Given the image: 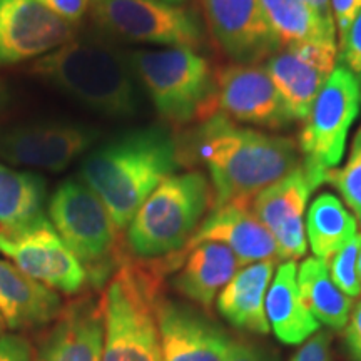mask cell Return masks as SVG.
Returning <instances> with one entry per match:
<instances>
[{
    "label": "cell",
    "mask_w": 361,
    "mask_h": 361,
    "mask_svg": "<svg viewBox=\"0 0 361 361\" xmlns=\"http://www.w3.org/2000/svg\"><path fill=\"white\" fill-rule=\"evenodd\" d=\"M186 129L176 135L180 166H206L213 207L252 202L256 194L301 166L295 139L241 128L221 112Z\"/></svg>",
    "instance_id": "6da1fadb"
},
{
    "label": "cell",
    "mask_w": 361,
    "mask_h": 361,
    "mask_svg": "<svg viewBox=\"0 0 361 361\" xmlns=\"http://www.w3.org/2000/svg\"><path fill=\"white\" fill-rule=\"evenodd\" d=\"M179 168L176 134L162 126H146L92 149L79 173L104 202L116 228L124 231L144 201Z\"/></svg>",
    "instance_id": "7a4b0ae2"
},
{
    "label": "cell",
    "mask_w": 361,
    "mask_h": 361,
    "mask_svg": "<svg viewBox=\"0 0 361 361\" xmlns=\"http://www.w3.org/2000/svg\"><path fill=\"white\" fill-rule=\"evenodd\" d=\"M180 263V252L152 261H121L102 296V361H162L157 308L166 274Z\"/></svg>",
    "instance_id": "3957f363"
},
{
    "label": "cell",
    "mask_w": 361,
    "mask_h": 361,
    "mask_svg": "<svg viewBox=\"0 0 361 361\" xmlns=\"http://www.w3.org/2000/svg\"><path fill=\"white\" fill-rule=\"evenodd\" d=\"M30 72L80 106L111 119L139 111V94L129 54L97 37H74L37 59Z\"/></svg>",
    "instance_id": "277c9868"
},
{
    "label": "cell",
    "mask_w": 361,
    "mask_h": 361,
    "mask_svg": "<svg viewBox=\"0 0 361 361\" xmlns=\"http://www.w3.org/2000/svg\"><path fill=\"white\" fill-rule=\"evenodd\" d=\"M129 62L156 112L171 128L186 129L219 112L216 69L200 51H134Z\"/></svg>",
    "instance_id": "5b68a950"
},
{
    "label": "cell",
    "mask_w": 361,
    "mask_h": 361,
    "mask_svg": "<svg viewBox=\"0 0 361 361\" xmlns=\"http://www.w3.org/2000/svg\"><path fill=\"white\" fill-rule=\"evenodd\" d=\"M211 207L213 189L204 174H173L144 201L128 226L129 251L146 261L184 251Z\"/></svg>",
    "instance_id": "8992f818"
},
{
    "label": "cell",
    "mask_w": 361,
    "mask_h": 361,
    "mask_svg": "<svg viewBox=\"0 0 361 361\" xmlns=\"http://www.w3.org/2000/svg\"><path fill=\"white\" fill-rule=\"evenodd\" d=\"M49 218L59 236L84 266L96 286L109 281L124 256L104 202L80 178L66 179L49 201Z\"/></svg>",
    "instance_id": "52a82bcc"
},
{
    "label": "cell",
    "mask_w": 361,
    "mask_h": 361,
    "mask_svg": "<svg viewBox=\"0 0 361 361\" xmlns=\"http://www.w3.org/2000/svg\"><path fill=\"white\" fill-rule=\"evenodd\" d=\"M360 80L348 67L338 66L329 74L298 137L301 166L316 191L345 156L346 139L360 114Z\"/></svg>",
    "instance_id": "ba28073f"
},
{
    "label": "cell",
    "mask_w": 361,
    "mask_h": 361,
    "mask_svg": "<svg viewBox=\"0 0 361 361\" xmlns=\"http://www.w3.org/2000/svg\"><path fill=\"white\" fill-rule=\"evenodd\" d=\"M97 25L126 42L169 45L200 51L206 27L200 13L162 0H90Z\"/></svg>",
    "instance_id": "9c48e42d"
},
{
    "label": "cell",
    "mask_w": 361,
    "mask_h": 361,
    "mask_svg": "<svg viewBox=\"0 0 361 361\" xmlns=\"http://www.w3.org/2000/svg\"><path fill=\"white\" fill-rule=\"evenodd\" d=\"M0 252L27 276L57 293L78 295L89 281L84 266L45 214L20 228L0 229Z\"/></svg>",
    "instance_id": "30bf717a"
},
{
    "label": "cell",
    "mask_w": 361,
    "mask_h": 361,
    "mask_svg": "<svg viewBox=\"0 0 361 361\" xmlns=\"http://www.w3.org/2000/svg\"><path fill=\"white\" fill-rule=\"evenodd\" d=\"M101 137L96 128L79 123L42 121L0 130V159L11 166L61 173Z\"/></svg>",
    "instance_id": "8fae6325"
},
{
    "label": "cell",
    "mask_w": 361,
    "mask_h": 361,
    "mask_svg": "<svg viewBox=\"0 0 361 361\" xmlns=\"http://www.w3.org/2000/svg\"><path fill=\"white\" fill-rule=\"evenodd\" d=\"M216 102L221 114L234 123L279 130L293 124L263 64H226L216 69Z\"/></svg>",
    "instance_id": "7c38bea8"
},
{
    "label": "cell",
    "mask_w": 361,
    "mask_h": 361,
    "mask_svg": "<svg viewBox=\"0 0 361 361\" xmlns=\"http://www.w3.org/2000/svg\"><path fill=\"white\" fill-rule=\"evenodd\" d=\"M207 30L234 64H261L281 45L259 0H200Z\"/></svg>",
    "instance_id": "4fadbf2b"
},
{
    "label": "cell",
    "mask_w": 361,
    "mask_h": 361,
    "mask_svg": "<svg viewBox=\"0 0 361 361\" xmlns=\"http://www.w3.org/2000/svg\"><path fill=\"white\" fill-rule=\"evenodd\" d=\"M74 37L75 25L37 0H0V67L44 57Z\"/></svg>",
    "instance_id": "5bb4252c"
},
{
    "label": "cell",
    "mask_w": 361,
    "mask_h": 361,
    "mask_svg": "<svg viewBox=\"0 0 361 361\" xmlns=\"http://www.w3.org/2000/svg\"><path fill=\"white\" fill-rule=\"evenodd\" d=\"M313 192L303 166L263 189L251 202L252 213L273 234L279 259L296 261L306 252V206Z\"/></svg>",
    "instance_id": "9a60e30c"
},
{
    "label": "cell",
    "mask_w": 361,
    "mask_h": 361,
    "mask_svg": "<svg viewBox=\"0 0 361 361\" xmlns=\"http://www.w3.org/2000/svg\"><path fill=\"white\" fill-rule=\"evenodd\" d=\"M162 361H226L231 338L191 306L162 298L157 308Z\"/></svg>",
    "instance_id": "2e32d148"
},
{
    "label": "cell",
    "mask_w": 361,
    "mask_h": 361,
    "mask_svg": "<svg viewBox=\"0 0 361 361\" xmlns=\"http://www.w3.org/2000/svg\"><path fill=\"white\" fill-rule=\"evenodd\" d=\"M104 301L85 295L71 301L42 338L34 361H102Z\"/></svg>",
    "instance_id": "e0dca14e"
},
{
    "label": "cell",
    "mask_w": 361,
    "mask_h": 361,
    "mask_svg": "<svg viewBox=\"0 0 361 361\" xmlns=\"http://www.w3.org/2000/svg\"><path fill=\"white\" fill-rule=\"evenodd\" d=\"M206 241L228 246L241 266L259 261L281 263L276 241L252 213L251 202H228L213 207L188 243L186 250Z\"/></svg>",
    "instance_id": "ac0fdd59"
},
{
    "label": "cell",
    "mask_w": 361,
    "mask_h": 361,
    "mask_svg": "<svg viewBox=\"0 0 361 361\" xmlns=\"http://www.w3.org/2000/svg\"><path fill=\"white\" fill-rule=\"evenodd\" d=\"M62 305L57 291L0 258V318L8 329H35L54 323Z\"/></svg>",
    "instance_id": "d6986e66"
},
{
    "label": "cell",
    "mask_w": 361,
    "mask_h": 361,
    "mask_svg": "<svg viewBox=\"0 0 361 361\" xmlns=\"http://www.w3.org/2000/svg\"><path fill=\"white\" fill-rule=\"evenodd\" d=\"M241 264L221 243L206 241L184 250L183 263L173 276V288L192 303L211 310Z\"/></svg>",
    "instance_id": "ffe728a7"
},
{
    "label": "cell",
    "mask_w": 361,
    "mask_h": 361,
    "mask_svg": "<svg viewBox=\"0 0 361 361\" xmlns=\"http://www.w3.org/2000/svg\"><path fill=\"white\" fill-rule=\"evenodd\" d=\"M274 266V261H259L234 274L216 300L218 311L226 322L238 329L268 335L271 328L266 316V295L273 281Z\"/></svg>",
    "instance_id": "44dd1931"
},
{
    "label": "cell",
    "mask_w": 361,
    "mask_h": 361,
    "mask_svg": "<svg viewBox=\"0 0 361 361\" xmlns=\"http://www.w3.org/2000/svg\"><path fill=\"white\" fill-rule=\"evenodd\" d=\"M266 316L269 328L284 345H300L319 331L322 323L311 314L300 296L295 261H284L278 266L266 295Z\"/></svg>",
    "instance_id": "7402d4cb"
},
{
    "label": "cell",
    "mask_w": 361,
    "mask_h": 361,
    "mask_svg": "<svg viewBox=\"0 0 361 361\" xmlns=\"http://www.w3.org/2000/svg\"><path fill=\"white\" fill-rule=\"evenodd\" d=\"M264 67L293 121H305L329 75L283 47L266 61Z\"/></svg>",
    "instance_id": "603a6c76"
},
{
    "label": "cell",
    "mask_w": 361,
    "mask_h": 361,
    "mask_svg": "<svg viewBox=\"0 0 361 361\" xmlns=\"http://www.w3.org/2000/svg\"><path fill=\"white\" fill-rule=\"evenodd\" d=\"M298 290L305 306L319 323L335 329H341L348 324L353 311V300L333 283L324 261L313 256L300 264Z\"/></svg>",
    "instance_id": "cb8c5ba5"
},
{
    "label": "cell",
    "mask_w": 361,
    "mask_h": 361,
    "mask_svg": "<svg viewBox=\"0 0 361 361\" xmlns=\"http://www.w3.org/2000/svg\"><path fill=\"white\" fill-rule=\"evenodd\" d=\"M283 49L303 44L336 42V29L319 19L303 0H259Z\"/></svg>",
    "instance_id": "d4e9b609"
},
{
    "label": "cell",
    "mask_w": 361,
    "mask_h": 361,
    "mask_svg": "<svg viewBox=\"0 0 361 361\" xmlns=\"http://www.w3.org/2000/svg\"><path fill=\"white\" fill-rule=\"evenodd\" d=\"M306 234L314 258L326 263L358 234V221L336 196L324 192L310 206Z\"/></svg>",
    "instance_id": "484cf974"
},
{
    "label": "cell",
    "mask_w": 361,
    "mask_h": 361,
    "mask_svg": "<svg viewBox=\"0 0 361 361\" xmlns=\"http://www.w3.org/2000/svg\"><path fill=\"white\" fill-rule=\"evenodd\" d=\"M47 183L30 171L0 162V229H16L42 216Z\"/></svg>",
    "instance_id": "4316f807"
},
{
    "label": "cell",
    "mask_w": 361,
    "mask_h": 361,
    "mask_svg": "<svg viewBox=\"0 0 361 361\" xmlns=\"http://www.w3.org/2000/svg\"><path fill=\"white\" fill-rule=\"evenodd\" d=\"M326 183L338 189L343 201L355 213L356 221L361 223V124L351 142L345 166L333 169L328 174Z\"/></svg>",
    "instance_id": "83f0119b"
},
{
    "label": "cell",
    "mask_w": 361,
    "mask_h": 361,
    "mask_svg": "<svg viewBox=\"0 0 361 361\" xmlns=\"http://www.w3.org/2000/svg\"><path fill=\"white\" fill-rule=\"evenodd\" d=\"M361 250V233L351 239L343 250L326 261L329 276L346 296L356 298L361 293L358 278V255Z\"/></svg>",
    "instance_id": "f1b7e54d"
},
{
    "label": "cell",
    "mask_w": 361,
    "mask_h": 361,
    "mask_svg": "<svg viewBox=\"0 0 361 361\" xmlns=\"http://www.w3.org/2000/svg\"><path fill=\"white\" fill-rule=\"evenodd\" d=\"M340 54V61L345 67L353 72L356 78L361 75V11L355 17L353 24H351L348 34L345 40L338 49Z\"/></svg>",
    "instance_id": "f546056e"
},
{
    "label": "cell",
    "mask_w": 361,
    "mask_h": 361,
    "mask_svg": "<svg viewBox=\"0 0 361 361\" xmlns=\"http://www.w3.org/2000/svg\"><path fill=\"white\" fill-rule=\"evenodd\" d=\"M290 361H333L331 335L328 331H316L298 348Z\"/></svg>",
    "instance_id": "4dcf8cb0"
},
{
    "label": "cell",
    "mask_w": 361,
    "mask_h": 361,
    "mask_svg": "<svg viewBox=\"0 0 361 361\" xmlns=\"http://www.w3.org/2000/svg\"><path fill=\"white\" fill-rule=\"evenodd\" d=\"M329 6H331L338 40H340L338 49H340L346 34H348L351 24H353L355 17L361 11V0H329Z\"/></svg>",
    "instance_id": "1f68e13d"
},
{
    "label": "cell",
    "mask_w": 361,
    "mask_h": 361,
    "mask_svg": "<svg viewBox=\"0 0 361 361\" xmlns=\"http://www.w3.org/2000/svg\"><path fill=\"white\" fill-rule=\"evenodd\" d=\"M37 2L62 20L69 22L71 25H78L90 8V0H37Z\"/></svg>",
    "instance_id": "d6a6232c"
},
{
    "label": "cell",
    "mask_w": 361,
    "mask_h": 361,
    "mask_svg": "<svg viewBox=\"0 0 361 361\" xmlns=\"http://www.w3.org/2000/svg\"><path fill=\"white\" fill-rule=\"evenodd\" d=\"M0 361H34V350L25 336L0 335Z\"/></svg>",
    "instance_id": "836d02e7"
},
{
    "label": "cell",
    "mask_w": 361,
    "mask_h": 361,
    "mask_svg": "<svg viewBox=\"0 0 361 361\" xmlns=\"http://www.w3.org/2000/svg\"><path fill=\"white\" fill-rule=\"evenodd\" d=\"M345 341L353 360L361 361V301L356 303L345 326Z\"/></svg>",
    "instance_id": "e575fe53"
},
{
    "label": "cell",
    "mask_w": 361,
    "mask_h": 361,
    "mask_svg": "<svg viewBox=\"0 0 361 361\" xmlns=\"http://www.w3.org/2000/svg\"><path fill=\"white\" fill-rule=\"evenodd\" d=\"M226 361H271L259 346L245 340H233Z\"/></svg>",
    "instance_id": "d590c367"
},
{
    "label": "cell",
    "mask_w": 361,
    "mask_h": 361,
    "mask_svg": "<svg viewBox=\"0 0 361 361\" xmlns=\"http://www.w3.org/2000/svg\"><path fill=\"white\" fill-rule=\"evenodd\" d=\"M306 6H310L313 11L318 13L319 19L326 22V24L335 27V20H333L331 6H329V0H303Z\"/></svg>",
    "instance_id": "8d00e7d4"
},
{
    "label": "cell",
    "mask_w": 361,
    "mask_h": 361,
    "mask_svg": "<svg viewBox=\"0 0 361 361\" xmlns=\"http://www.w3.org/2000/svg\"><path fill=\"white\" fill-rule=\"evenodd\" d=\"M7 104V92H6V87H4L2 82H0V111L6 107Z\"/></svg>",
    "instance_id": "74e56055"
},
{
    "label": "cell",
    "mask_w": 361,
    "mask_h": 361,
    "mask_svg": "<svg viewBox=\"0 0 361 361\" xmlns=\"http://www.w3.org/2000/svg\"><path fill=\"white\" fill-rule=\"evenodd\" d=\"M162 2L168 4H174V6H186V4L191 2V0H162Z\"/></svg>",
    "instance_id": "f35d334b"
},
{
    "label": "cell",
    "mask_w": 361,
    "mask_h": 361,
    "mask_svg": "<svg viewBox=\"0 0 361 361\" xmlns=\"http://www.w3.org/2000/svg\"><path fill=\"white\" fill-rule=\"evenodd\" d=\"M358 278H360V284H361V250L358 255Z\"/></svg>",
    "instance_id": "ab89813d"
},
{
    "label": "cell",
    "mask_w": 361,
    "mask_h": 361,
    "mask_svg": "<svg viewBox=\"0 0 361 361\" xmlns=\"http://www.w3.org/2000/svg\"><path fill=\"white\" fill-rule=\"evenodd\" d=\"M4 328H6V324H4L2 318H0V335H2V333H4Z\"/></svg>",
    "instance_id": "60d3db41"
},
{
    "label": "cell",
    "mask_w": 361,
    "mask_h": 361,
    "mask_svg": "<svg viewBox=\"0 0 361 361\" xmlns=\"http://www.w3.org/2000/svg\"><path fill=\"white\" fill-rule=\"evenodd\" d=\"M358 80H360V90H361V75L358 78Z\"/></svg>",
    "instance_id": "b9f144b4"
}]
</instances>
